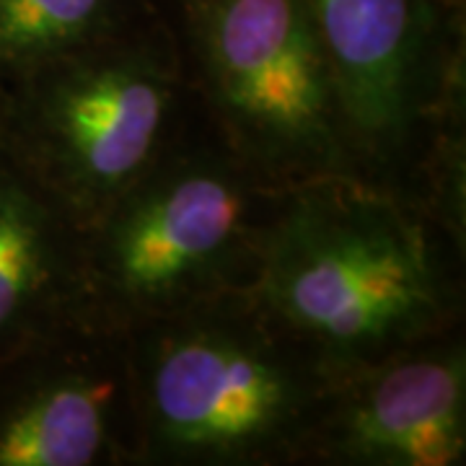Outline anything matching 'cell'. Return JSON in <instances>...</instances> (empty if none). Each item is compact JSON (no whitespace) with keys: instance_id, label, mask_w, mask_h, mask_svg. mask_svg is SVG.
Listing matches in <instances>:
<instances>
[{"instance_id":"ba28073f","label":"cell","mask_w":466,"mask_h":466,"mask_svg":"<svg viewBox=\"0 0 466 466\" xmlns=\"http://www.w3.org/2000/svg\"><path fill=\"white\" fill-rule=\"evenodd\" d=\"M466 324L334 383L300 466H461Z\"/></svg>"},{"instance_id":"52a82bcc","label":"cell","mask_w":466,"mask_h":466,"mask_svg":"<svg viewBox=\"0 0 466 466\" xmlns=\"http://www.w3.org/2000/svg\"><path fill=\"white\" fill-rule=\"evenodd\" d=\"M130 332L96 311L0 358V466H140Z\"/></svg>"},{"instance_id":"8992f818","label":"cell","mask_w":466,"mask_h":466,"mask_svg":"<svg viewBox=\"0 0 466 466\" xmlns=\"http://www.w3.org/2000/svg\"><path fill=\"white\" fill-rule=\"evenodd\" d=\"M303 5L332 67L366 182L420 205L438 140L466 116V0Z\"/></svg>"},{"instance_id":"7a4b0ae2","label":"cell","mask_w":466,"mask_h":466,"mask_svg":"<svg viewBox=\"0 0 466 466\" xmlns=\"http://www.w3.org/2000/svg\"><path fill=\"white\" fill-rule=\"evenodd\" d=\"M127 332L140 466H300L337 379L254 288Z\"/></svg>"},{"instance_id":"9c48e42d","label":"cell","mask_w":466,"mask_h":466,"mask_svg":"<svg viewBox=\"0 0 466 466\" xmlns=\"http://www.w3.org/2000/svg\"><path fill=\"white\" fill-rule=\"evenodd\" d=\"M86 228L0 146V358L94 311Z\"/></svg>"},{"instance_id":"3957f363","label":"cell","mask_w":466,"mask_h":466,"mask_svg":"<svg viewBox=\"0 0 466 466\" xmlns=\"http://www.w3.org/2000/svg\"><path fill=\"white\" fill-rule=\"evenodd\" d=\"M285 187L192 109L168 146L86 226L91 309L130 329L259 283Z\"/></svg>"},{"instance_id":"277c9868","label":"cell","mask_w":466,"mask_h":466,"mask_svg":"<svg viewBox=\"0 0 466 466\" xmlns=\"http://www.w3.org/2000/svg\"><path fill=\"white\" fill-rule=\"evenodd\" d=\"M189 109L161 11L0 78V146L86 228L167 148Z\"/></svg>"},{"instance_id":"30bf717a","label":"cell","mask_w":466,"mask_h":466,"mask_svg":"<svg viewBox=\"0 0 466 466\" xmlns=\"http://www.w3.org/2000/svg\"><path fill=\"white\" fill-rule=\"evenodd\" d=\"M161 14V0H0V78Z\"/></svg>"},{"instance_id":"5b68a950","label":"cell","mask_w":466,"mask_h":466,"mask_svg":"<svg viewBox=\"0 0 466 466\" xmlns=\"http://www.w3.org/2000/svg\"><path fill=\"white\" fill-rule=\"evenodd\" d=\"M192 99L278 187L366 179L303 0H161Z\"/></svg>"},{"instance_id":"6da1fadb","label":"cell","mask_w":466,"mask_h":466,"mask_svg":"<svg viewBox=\"0 0 466 466\" xmlns=\"http://www.w3.org/2000/svg\"><path fill=\"white\" fill-rule=\"evenodd\" d=\"M254 290L339 381L464 327L466 244L410 198L321 177L283 189Z\"/></svg>"}]
</instances>
